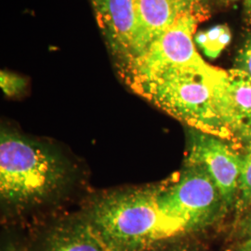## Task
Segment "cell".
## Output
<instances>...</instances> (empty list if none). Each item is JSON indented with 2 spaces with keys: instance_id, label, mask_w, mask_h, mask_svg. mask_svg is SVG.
Returning a JSON list of instances; mask_svg holds the SVG:
<instances>
[{
  "instance_id": "cell-1",
  "label": "cell",
  "mask_w": 251,
  "mask_h": 251,
  "mask_svg": "<svg viewBox=\"0 0 251 251\" xmlns=\"http://www.w3.org/2000/svg\"><path fill=\"white\" fill-rule=\"evenodd\" d=\"M225 75V70L206 63L165 71L126 85L192 129L236 144L224 117Z\"/></svg>"
},
{
  "instance_id": "cell-2",
  "label": "cell",
  "mask_w": 251,
  "mask_h": 251,
  "mask_svg": "<svg viewBox=\"0 0 251 251\" xmlns=\"http://www.w3.org/2000/svg\"><path fill=\"white\" fill-rule=\"evenodd\" d=\"M85 219L111 251H153L183 235L159 209L154 186L110 194Z\"/></svg>"
},
{
  "instance_id": "cell-3",
  "label": "cell",
  "mask_w": 251,
  "mask_h": 251,
  "mask_svg": "<svg viewBox=\"0 0 251 251\" xmlns=\"http://www.w3.org/2000/svg\"><path fill=\"white\" fill-rule=\"evenodd\" d=\"M66 167L54 152L21 135L2 131L0 137V194L6 204L27 206L41 203L60 188Z\"/></svg>"
},
{
  "instance_id": "cell-4",
  "label": "cell",
  "mask_w": 251,
  "mask_h": 251,
  "mask_svg": "<svg viewBox=\"0 0 251 251\" xmlns=\"http://www.w3.org/2000/svg\"><path fill=\"white\" fill-rule=\"evenodd\" d=\"M159 209L183 234L214 224L228 208L215 182L199 167H187L154 186Z\"/></svg>"
},
{
  "instance_id": "cell-5",
  "label": "cell",
  "mask_w": 251,
  "mask_h": 251,
  "mask_svg": "<svg viewBox=\"0 0 251 251\" xmlns=\"http://www.w3.org/2000/svg\"><path fill=\"white\" fill-rule=\"evenodd\" d=\"M204 18L205 16L199 14H186L180 17L152 40L142 53L117 65L118 73L126 84L172 69L206 63L194 43L198 23Z\"/></svg>"
},
{
  "instance_id": "cell-6",
  "label": "cell",
  "mask_w": 251,
  "mask_h": 251,
  "mask_svg": "<svg viewBox=\"0 0 251 251\" xmlns=\"http://www.w3.org/2000/svg\"><path fill=\"white\" fill-rule=\"evenodd\" d=\"M231 142L191 128L185 166L199 167L215 182L227 207L236 202L242 153Z\"/></svg>"
},
{
  "instance_id": "cell-7",
  "label": "cell",
  "mask_w": 251,
  "mask_h": 251,
  "mask_svg": "<svg viewBox=\"0 0 251 251\" xmlns=\"http://www.w3.org/2000/svg\"><path fill=\"white\" fill-rule=\"evenodd\" d=\"M100 28L117 64L134 52L137 36L136 0H91Z\"/></svg>"
},
{
  "instance_id": "cell-8",
  "label": "cell",
  "mask_w": 251,
  "mask_h": 251,
  "mask_svg": "<svg viewBox=\"0 0 251 251\" xmlns=\"http://www.w3.org/2000/svg\"><path fill=\"white\" fill-rule=\"evenodd\" d=\"M136 11L138 27L134 52L126 62L142 53L180 17L186 14L206 15L202 0H136Z\"/></svg>"
},
{
  "instance_id": "cell-9",
  "label": "cell",
  "mask_w": 251,
  "mask_h": 251,
  "mask_svg": "<svg viewBox=\"0 0 251 251\" xmlns=\"http://www.w3.org/2000/svg\"><path fill=\"white\" fill-rule=\"evenodd\" d=\"M224 117L236 143L251 140V76L238 69L226 71L224 93Z\"/></svg>"
},
{
  "instance_id": "cell-10",
  "label": "cell",
  "mask_w": 251,
  "mask_h": 251,
  "mask_svg": "<svg viewBox=\"0 0 251 251\" xmlns=\"http://www.w3.org/2000/svg\"><path fill=\"white\" fill-rule=\"evenodd\" d=\"M36 251H111L86 219L64 221L50 228Z\"/></svg>"
},
{
  "instance_id": "cell-11",
  "label": "cell",
  "mask_w": 251,
  "mask_h": 251,
  "mask_svg": "<svg viewBox=\"0 0 251 251\" xmlns=\"http://www.w3.org/2000/svg\"><path fill=\"white\" fill-rule=\"evenodd\" d=\"M230 40L231 32L226 25H216L207 31L199 32L195 37L196 43L211 59H216L230 43Z\"/></svg>"
},
{
  "instance_id": "cell-12",
  "label": "cell",
  "mask_w": 251,
  "mask_h": 251,
  "mask_svg": "<svg viewBox=\"0 0 251 251\" xmlns=\"http://www.w3.org/2000/svg\"><path fill=\"white\" fill-rule=\"evenodd\" d=\"M236 202L240 208L251 206V140L245 144Z\"/></svg>"
},
{
  "instance_id": "cell-13",
  "label": "cell",
  "mask_w": 251,
  "mask_h": 251,
  "mask_svg": "<svg viewBox=\"0 0 251 251\" xmlns=\"http://www.w3.org/2000/svg\"><path fill=\"white\" fill-rule=\"evenodd\" d=\"M25 87V80L18 75L1 72V88L8 96L19 94Z\"/></svg>"
},
{
  "instance_id": "cell-14",
  "label": "cell",
  "mask_w": 251,
  "mask_h": 251,
  "mask_svg": "<svg viewBox=\"0 0 251 251\" xmlns=\"http://www.w3.org/2000/svg\"><path fill=\"white\" fill-rule=\"evenodd\" d=\"M234 68L251 76V37L246 42L237 55Z\"/></svg>"
},
{
  "instance_id": "cell-15",
  "label": "cell",
  "mask_w": 251,
  "mask_h": 251,
  "mask_svg": "<svg viewBox=\"0 0 251 251\" xmlns=\"http://www.w3.org/2000/svg\"><path fill=\"white\" fill-rule=\"evenodd\" d=\"M239 234L242 239L251 238V210L244 216L239 225Z\"/></svg>"
},
{
  "instance_id": "cell-16",
  "label": "cell",
  "mask_w": 251,
  "mask_h": 251,
  "mask_svg": "<svg viewBox=\"0 0 251 251\" xmlns=\"http://www.w3.org/2000/svg\"><path fill=\"white\" fill-rule=\"evenodd\" d=\"M235 251H251V238L242 239L236 246Z\"/></svg>"
},
{
  "instance_id": "cell-17",
  "label": "cell",
  "mask_w": 251,
  "mask_h": 251,
  "mask_svg": "<svg viewBox=\"0 0 251 251\" xmlns=\"http://www.w3.org/2000/svg\"><path fill=\"white\" fill-rule=\"evenodd\" d=\"M153 251H198L196 250H193L188 247H182V246H178V247H172V248H166V249H156Z\"/></svg>"
},
{
  "instance_id": "cell-18",
  "label": "cell",
  "mask_w": 251,
  "mask_h": 251,
  "mask_svg": "<svg viewBox=\"0 0 251 251\" xmlns=\"http://www.w3.org/2000/svg\"><path fill=\"white\" fill-rule=\"evenodd\" d=\"M246 7L248 9L249 13L251 15V0H246Z\"/></svg>"
},
{
  "instance_id": "cell-19",
  "label": "cell",
  "mask_w": 251,
  "mask_h": 251,
  "mask_svg": "<svg viewBox=\"0 0 251 251\" xmlns=\"http://www.w3.org/2000/svg\"></svg>"
}]
</instances>
